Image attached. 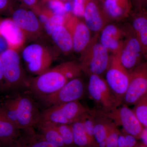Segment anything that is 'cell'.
Wrapping results in <instances>:
<instances>
[{"label": "cell", "instance_id": "484cf974", "mask_svg": "<svg viewBox=\"0 0 147 147\" xmlns=\"http://www.w3.org/2000/svg\"><path fill=\"white\" fill-rule=\"evenodd\" d=\"M132 110L140 123L147 128V93L135 104Z\"/></svg>", "mask_w": 147, "mask_h": 147}, {"label": "cell", "instance_id": "f1b7e54d", "mask_svg": "<svg viewBox=\"0 0 147 147\" xmlns=\"http://www.w3.org/2000/svg\"><path fill=\"white\" fill-rule=\"evenodd\" d=\"M65 15L53 14L51 16L47 22L44 25L45 31L47 34L51 35V34L55 29L60 26H64Z\"/></svg>", "mask_w": 147, "mask_h": 147}, {"label": "cell", "instance_id": "8992f818", "mask_svg": "<svg viewBox=\"0 0 147 147\" xmlns=\"http://www.w3.org/2000/svg\"><path fill=\"white\" fill-rule=\"evenodd\" d=\"M105 72V81L121 104L129 83V71L121 63L118 56L113 55L110 56L109 65Z\"/></svg>", "mask_w": 147, "mask_h": 147}, {"label": "cell", "instance_id": "e0dca14e", "mask_svg": "<svg viewBox=\"0 0 147 147\" xmlns=\"http://www.w3.org/2000/svg\"><path fill=\"white\" fill-rule=\"evenodd\" d=\"M0 34L7 40L11 49L17 51L23 47L26 38L11 18L0 19Z\"/></svg>", "mask_w": 147, "mask_h": 147}, {"label": "cell", "instance_id": "f6af8a7d", "mask_svg": "<svg viewBox=\"0 0 147 147\" xmlns=\"http://www.w3.org/2000/svg\"><path fill=\"white\" fill-rule=\"evenodd\" d=\"M1 144H0V147H1Z\"/></svg>", "mask_w": 147, "mask_h": 147}, {"label": "cell", "instance_id": "603a6c76", "mask_svg": "<svg viewBox=\"0 0 147 147\" xmlns=\"http://www.w3.org/2000/svg\"><path fill=\"white\" fill-rule=\"evenodd\" d=\"M36 126L39 131L38 133L47 142L58 147H66L55 125L39 122Z\"/></svg>", "mask_w": 147, "mask_h": 147}, {"label": "cell", "instance_id": "836d02e7", "mask_svg": "<svg viewBox=\"0 0 147 147\" xmlns=\"http://www.w3.org/2000/svg\"><path fill=\"white\" fill-rule=\"evenodd\" d=\"M124 133L125 137V147H138L139 144L137 141L138 139L132 135L127 134L125 131Z\"/></svg>", "mask_w": 147, "mask_h": 147}, {"label": "cell", "instance_id": "9a60e30c", "mask_svg": "<svg viewBox=\"0 0 147 147\" xmlns=\"http://www.w3.org/2000/svg\"><path fill=\"white\" fill-rule=\"evenodd\" d=\"M83 18L87 27L95 34H99L110 21L100 0L89 2L85 7Z\"/></svg>", "mask_w": 147, "mask_h": 147}, {"label": "cell", "instance_id": "f546056e", "mask_svg": "<svg viewBox=\"0 0 147 147\" xmlns=\"http://www.w3.org/2000/svg\"><path fill=\"white\" fill-rule=\"evenodd\" d=\"M120 131L111 121L105 147H118V139Z\"/></svg>", "mask_w": 147, "mask_h": 147}, {"label": "cell", "instance_id": "ab89813d", "mask_svg": "<svg viewBox=\"0 0 147 147\" xmlns=\"http://www.w3.org/2000/svg\"><path fill=\"white\" fill-rule=\"evenodd\" d=\"M142 142V144L147 146V128H144L140 139Z\"/></svg>", "mask_w": 147, "mask_h": 147}, {"label": "cell", "instance_id": "5b68a950", "mask_svg": "<svg viewBox=\"0 0 147 147\" xmlns=\"http://www.w3.org/2000/svg\"><path fill=\"white\" fill-rule=\"evenodd\" d=\"M98 115L113 122L117 126H121L127 134L140 139L144 127L140 123L132 109L121 104L110 110H95Z\"/></svg>", "mask_w": 147, "mask_h": 147}, {"label": "cell", "instance_id": "30bf717a", "mask_svg": "<svg viewBox=\"0 0 147 147\" xmlns=\"http://www.w3.org/2000/svg\"><path fill=\"white\" fill-rule=\"evenodd\" d=\"M16 102L17 128L19 130L36 126L40 120L39 108L34 100L27 94H14Z\"/></svg>", "mask_w": 147, "mask_h": 147}, {"label": "cell", "instance_id": "4fadbf2b", "mask_svg": "<svg viewBox=\"0 0 147 147\" xmlns=\"http://www.w3.org/2000/svg\"><path fill=\"white\" fill-rule=\"evenodd\" d=\"M64 26L72 37L74 51L81 54L89 44L92 38L91 32L84 20L74 15L71 12L66 14Z\"/></svg>", "mask_w": 147, "mask_h": 147}, {"label": "cell", "instance_id": "277c9868", "mask_svg": "<svg viewBox=\"0 0 147 147\" xmlns=\"http://www.w3.org/2000/svg\"><path fill=\"white\" fill-rule=\"evenodd\" d=\"M89 110L79 101L53 105L41 112L39 122L71 124Z\"/></svg>", "mask_w": 147, "mask_h": 147}, {"label": "cell", "instance_id": "ac0fdd59", "mask_svg": "<svg viewBox=\"0 0 147 147\" xmlns=\"http://www.w3.org/2000/svg\"><path fill=\"white\" fill-rule=\"evenodd\" d=\"M102 3L110 21H121L131 15L133 8L131 0H104Z\"/></svg>", "mask_w": 147, "mask_h": 147}, {"label": "cell", "instance_id": "3957f363", "mask_svg": "<svg viewBox=\"0 0 147 147\" xmlns=\"http://www.w3.org/2000/svg\"><path fill=\"white\" fill-rule=\"evenodd\" d=\"M0 58L4 81L2 91L28 88L29 79H27L22 68L18 51L9 48L0 55Z\"/></svg>", "mask_w": 147, "mask_h": 147}, {"label": "cell", "instance_id": "4316f807", "mask_svg": "<svg viewBox=\"0 0 147 147\" xmlns=\"http://www.w3.org/2000/svg\"><path fill=\"white\" fill-rule=\"evenodd\" d=\"M84 128L92 142L96 147L94 137V117L92 110H89L84 113L80 118Z\"/></svg>", "mask_w": 147, "mask_h": 147}, {"label": "cell", "instance_id": "9c48e42d", "mask_svg": "<svg viewBox=\"0 0 147 147\" xmlns=\"http://www.w3.org/2000/svg\"><path fill=\"white\" fill-rule=\"evenodd\" d=\"M89 76L88 92L91 98L100 107L99 109L110 110L121 105L105 79L96 74Z\"/></svg>", "mask_w": 147, "mask_h": 147}, {"label": "cell", "instance_id": "b9f144b4", "mask_svg": "<svg viewBox=\"0 0 147 147\" xmlns=\"http://www.w3.org/2000/svg\"><path fill=\"white\" fill-rule=\"evenodd\" d=\"M137 147H147L146 146H145V145L143 144H140L139 143V146H138Z\"/></svg>", "mask_w": 147, "mask_h": 147}, {"label": "cell", "instance_id": "7a4b0ae2", "mask_svg": "<svg viewBox=\"0 0 147 147\" xmlns=\"http://www.w3.org/2000/svg\"><path fill=\"white\" fill-rule=\"evenodd\" d=\"M81 54L79 63L82 72L90 76L93 74L100 76L106 71L110 56L100 42L99 34L92 37L89 44Z\"/></svg>", "mask_w": 147, "mask_h": 147}, {"label": "cell", "instance_id": "7402d4cb", "mask_svg": "<svg viewBox=\"0 0 147 147\" xmlns=\"http://www.w3.org/2000/svg\"><path fill=\"white\" fill-rule=\"evenodd\" d=\"M50 36L55 44L62 52L68 54L73 50L72 37L64 26H60L55 29Z\"/></svg>", "mask_w": 147, "mask_h": 147}, {"label": "cell", "instance_id": "d590c367", "mask_svg": "<svg viewBox=\"0 0 147 147\" xmlns=\"http://www.w3.org/2000/svg\"><path fill=\"white\" fill-rule=\"evenodd\" d=\"M16 1L22 5L25 8H30L32 10L38 5V0H13Z\"/></svg>", "mask_w": 147, "mask_h": 147}, {"label": "cell", "instance_id": "ba28073f", "mask_svg": "<svg viewBox=\"0 0 147 147\" xmlns=\"http://www.w3.org/2000/svg\"><path fill=\"white\" fill-rule=\"evenodd\" d=\"M129 71V83L122 102L127 106L135 105L147 93V61Z\"/></svg>", "mask_w": 147, "mask_h": 147}, {"label": "cell", "instance_id": "2e32d148", "mask_svg": "<svg viewBox=\"0 0 147 147\" xmlns=\"http://www.w3.org/2000/svg\"><path fill=\"white\" fill-rule=\"evenodd\" d=\"M126 32L116 25L109 24L101 31L99 41L113 55H118L123 45Z\"/></svg>", "mask_w": 147, "mask_h": 147}, {"label": "cell", "instance_id": "d6986e66", "mask_svg": "<svg viewBox=\"0 0 147 147\" xmlns=\"http://www.w3.org/2000/svg\"><path fill=\"white\" fill-rule=\"evenodd\" d=\"M132 16L131 28L139 40L144 58L147 61V11H136Z\"/></svg>", "mask_w": 147, "mask_h": 147}, {"label": "cell", "instance_id": "f35d334b", "mask_svg": "<svg viewBox=\"0 0 147 147\" xmlns=\"http://www.w3.org/2000/svg\"><path fill=\"white\" fill-rule=\"evenodd\" d=\"M4 77L3 74L2 64L0 58V91H2L4 85Z\"/></svg>", "mask_w": 147, "mask_h": 147}, {"label": "cell", "instance_id": "d6a6232c", "mask_svg": "<svg viewBox=\"0 0 147 147\" xmlns=\"http://www.w3.org/2000/svg\"><path fill=\"white\" fill-rule=\"evenodd\" d=\"M14 7L13 0H0V15L11 13Z\"/></svg>", "mask_w": 147, "mask_h": 147}, {"label": "cell", "instance_id": "1f68e13d", "mask_svg": "<svg viewBox=\"0 0 147 147\" xmlns=\"http://www.w3.org/2000/svg\"><path fill=\"white\" fill-rule=\"evenodd\" d=\"M90 1V0H72V13L79 18H83L85 7Z\"/></svg>", "mask_w": 147, "mask_h": 147}, {"label": "cell", "instance_id": "ee69618b", "mask_svg": "<svg viewBox=\"0 0 147 147\" xmlns=\"http://www.w3.org/2000/svg\"><path fill=\"white\" fill-rule=\"evenodd\" d=\"M100 1H101V2H102L103 1H104V0H100Z\"/></svg>", "mask_w": 147, "mask_h": 147}, {"label": "cell", "instance_id": "44dd1931", "mask_svg": "<svg viewBox=\"0 0 147 147\" xmlns=\"http://www.w3.org/2000/svg\"><path fill=\"white\" fill-rule=\"evenodd\" d=\"M20 130L9 120L0 105V144L4 145L13 142L21 136Z\"/></svg>", "mask_w": 147, "mask_h": 147}, {"label": "cell", "instance_id": "e575fe53", "mask_svg": "<svg viewBox=\"0 0 147 147\" xmlns=\"http://www.w3.org/2000/svg\"><path fill=\"white\" fill-rule=\"evenodd\" d=\"M0 147H27V146L21 135V136L16 140L6 144L1 145Z\"/></svg>", "mask_w": 147, "mask_h": 147}, {"label": "cell", "instance_id": "cb8c5ba5", "mask_svg": "<svg viewBox=\"0 0 147 147\" xmlns=\"http://www.w3.org/2000/svg\"><path fill=\"white\" fill-rule=\"evenodd\" d=\"M71 125L75 147H95L87 134L80 119Z\"/></svg>", "mask_w": 147, "mask_h": 147}, {"label": "cell", "instance_id": "ffe728a7", "mask_svg": "<svg viewBox=\"0 0 147 147\" xmlns=\"http://www.w3.org/2000/svg\"><path fill=\"white\" fill-rule=\"evenodd\" d=\"M92 110L94 117V137L96 147H105L111 121Z\"/></svg>", "mask_w": 147, "mask_h": 147}, {"label": "cell", "instance_id": "74e56055", "mask_svg": "<svg viewBox=\"0 0 147 147\" xmlns=\"http://www.w3.org/2000/svg\"><path fill=\"white\" fill-rule=\"evenodd\" d=\"M131 1L136 11H139L143 9L145 0H131Z\"/></svg>", "mask_w": 147, "mask_h": 147}, {"label": "cell", "instance_id": "5bb4252c", "mask_svg": "<svg viewBox=\"0 0 147 147\" xmlns=\"http://www.w3.org/2000/svg\"><path fill=\"white\" fill-rule=\"evenodd\" d=\"M11 14V19L24 32L26 37H34L40 33L41 24L32 9L14 7Z\"/></svg>", "mask_w": 147, "mask_h": 147}, {"label": "cell", "instance_id": "8d00e7d4", "mask_svg": "<svg viewBox=\"0 0 147 147\" xmlns=\"http://www.w3.org/2000/svg\"><path fill=\"white\" fill-rule=\"evenodd\" d=\"M10 48L9 44L6 39L0 34V55Z\"/></svg>", "mask_w": 147, "mask_h": 147}, {"label": "cell", "instance_id": "d4e9b609", "mask_svg": "<svg viewBox=\"0 0 147 147\" xmlns=\"http://www.w3.org/2000/svg\"><path fill=\"white\" fill-rule=\"evenodd\" d=\"M24 133L21 137L27 147H58L47 142L38 133H36L33 127L23 129Z\"/></svg>", "mask_w": 147, "mask_h": 147}, {"label": "cell", "instance_id": "83f0119b", "mask_svg": "<svg viewBox=\"0 0 147 147\" xmlns=\"http://www.w3.org/2000/svg\"><path fill=\"white\" fill-rule=\"evenodd\" d=\"M57 129L66 147H75L71 124L54 125Z\"/></svg>", "mask_w": 147, "mask_h": 147}, {"label": "cell", "instance_id": "4dcf8cb0", "mask_svg": "<svg viewBox=\"0 0 147 147\" xmlns=\"http://www.w3.org/2000/svg\"><path fill=\"white\" fill-rule=\"evenodd\" d=\"M46 3L47 8L54 14L65 15L67 13L65 9V3L61 0H44Z\"/></svg>", "mask_w": 147, "mask_h": 147}, {"label": "cell", "instance_id": "6da1fadb", "mask_svg": "<svg viewBox=\"0 0 147 147\" xmlns=\"http://www.w3.org/2000/svg\"><path fill=\"white\" fill-rule=\"evenodd\" d=\"M82 72L79 63L66 62L29 79L28 88L40 98L55 92L70 80L80 77Z\"/></svg>", "mask_w": 147, "mask_h": 147}, {"label": "cell", "instance_id": "7bdbcfd3", "mask_svg": "<svg viewBox=\"0 0 147 147\" xmlns=\"http://www.w3.org/2000/svg\"><path fill=\"white\" fill-rule=\"evenodd\" d=\"M61 1H70V0H61Z\"/></svg>", "mask_w": 147, "mask_h": 147}, {"label": "cell", "instance_id": "52a82bcc", "mask_svg": "<svg viewBox=\"0 0 147 147\" xmlns=\"http://www.w3.org/2000/svg\"><path fill=\"white\" fill-rule=\"evenodd\" d=\"M22 57L28 71L37 75L50 69L53 60V56L49 50L37 43L25 47L22 52Z\"/></svg>", "mask_w": 147, "mask_h": 147}, {"label": "cell", "instance_id": "7c38bea8", "mask_svg": "<svg viewBox=\"0 0 147 147\" xmlns=\"http://www.w3.org/2000/svg\"><path fill=\"white\" fill-rule=\"evenodd\" d=\"M121 63L128 71L142 63L144 57L142 46L132 29L126 32L123 45L118 55Z\"/></svg>", "mask_w": 147, "mask_h": 147}, {"label": "cell", "instance_id": "8fae6325", "mask_svg": "<svg viewBox=\"0 0 147 147\" xmlns=\"http://www.w3.org/2000/svg\"><path fill=\"white\" fill-rule=\"evenodd\" d=\"M86 92L85 85L79 77L70 80L55 92L40 98L47 107L52 105L79 101Z\"/></svg>", "mask_w": 147, "mask_h": 147}, {"label": "cell", "instance_id": "60d3db41", "mask_svg": "<svg viewBox=\"0 0 147 147\" xmlns=\"http://www.w3.org/2000/svg\"><path fill=\"white\" fill-rule=\"evenodd\" d=\"M147 11V0H145L144 5L143 9Z\"/></svg>", "mask_w": 147, "mask_h": 147}]
</instances>
